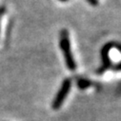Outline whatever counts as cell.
Listing matches in <instances>:
<instances>
[{
	"instance_id": "obj_2",
	"label": "cell",
	"mask_w": 121,
	"mask_h": 121,
	"mask_svg": "<svg viewBox=\"0 0 121 121\" xmlns=\"http://www.w3.org/2000/svg\"><path fill=\"white\" fill-rule=\"evenodd\" d=\"M71 87H72V80L67 78L63 81L62 85H61V88H60V90L58 91L57 95H55L54 97V100L52 102V108L54 110H57L60 108V106H61L65 100V98L68 96L69 95V92L71 90Z\"/></svg>"
},
{
	"instance_id": "obj_4",
	"label": "cell",
	"mask_w": 121,
	"mask_h": 121,
	"mask_svg": "<svg viewBox=\"0 0 121 121\" xmlns=\"http://www.w3.org/2000/svg\"><path fill=\"white\" fill-rule=\"evenodd\" d=\"M91 84H92V83H91V81L88 80V79H85V78H80L77 81V85H78V87L80 89H86V88L90 87Z\"/></svg>"
},
{
	"instance_id": "obj_6",
	"label": "cell",
	"mask_w": 121,
	"mask_h": 121,
	"mask_svg": "<svg viewBox=\"0 0 121 121\" xmlns=\"http://www.w3.org/2000/svg\"><path fill=\"white\" fill-rule=\"evenodd\" d=\"M115 70H116V71H121V62L115 66Z\"/></svg>"
},
{
	"instance_id": "obj_3",
	"label": "cell",
	"mask_w": 121,
	"mask_h": 121,
	"mask_svg": "<svg viewBox=\"0 0 121 121\" xmlns=\"http://www.w3.org/2000/svg\"><path fill=\"white\" fill-rule=\"evenodd\" d=\"M117 45V43H113V42H111V43H108L106 44L103 48H102V51H101V57H102V67L99 69V71L97 73H103L104 71H106L108 68L111 67V60H110V56H109V52H110V50L112 49L113 47H115Z\"/></svg>"
},
{
	"instance_id": "obj_7",
	"label": "cell",
	"mask_w": 121,
	"mask_h": 121,
	"mask_svg": "<svg viewBox=\"0 0 121 121\" xmlns=\"http://www.w3.org/2000/svg\"><path fill=\"white\" fill-rule=\"evenodd\" d=\"M60 1H62V2H65V1H68V0H60Z\"/></svg>"
},
{
	"instance_id": "obj_5",
	"label": "cell",
	"mask_w": 121,
	"mask_h": 121,
	"mask_svg": "<svg viewBox=\"0 0 121 121\" xmlns=\"http://www.w3.org/2000/svg\"><path fill=\"white\" fill-rule=\"evenodd\" d=\"M86 1L92 6H97L98 5V0H86Z\"/></svg>"
},
{
	"instance_id": "obj_1",
	"label": "cell",
	"mask_w": 121,
	"mask_h": 121,
	"mask_svg": "<svg viewBox=\"0 0 121 121\" xmlns=\"http://www.w3.org/2000/svg\"><path fill=\"white\" fill-rule=\"evenodd\" d=\"M59 45L61 52L64 55L66 65L69 68L70 71L73 72L76 69V64L74 61V58L72 53L71 50V42H70V37H69V33L67 30H62L60 33V40H59Z\"/></svg>"
}]
</instances>
